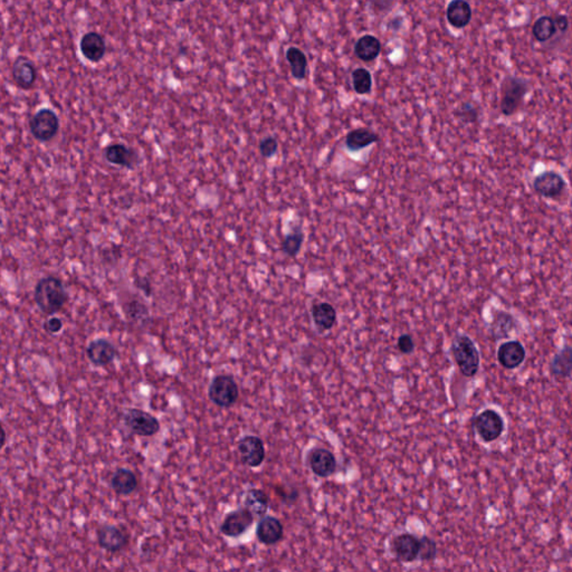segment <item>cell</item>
<instances>
[{
    "instance_id": "obj_7",
    "label": "cell",
    "mask_w": 572,
    "mask_h": 572,
    "mask_svg": "<svg viewBox=\"0 0 572 572\" xmlns=\"http://www.w3.org/2000/svg\"><path fill=\"white\" fill-rule=\"evenodd\" d=\"M124 425L133 434L150 437L160 431V423L156 417L138 408H130L124 415Z\"/></svg>"
},
{
    "instance_id": "obj_14",
    "label": "cell",
    "mask_w": 572,
    "mask_h": 572,
    "mask_svg": "<svg viewBox=\"0 0 572 572\" xmlns=\"http://www.w3.org/2000/svg\"><path fill=\"white\" fill-rule=\"evenodd\" d=\"M12 77L17 88L21 90H30L37 81V68L35 63L27 56H18L12 64Z\"/></svg>"
},
{
    "instance_id": "obj_25",
    "label": "cell",
    "mask_w": 572,
    "mask_h": 572,
    "mask_svg": "<svg viewBox=\"0 0 572 572\" xmlns=\"http://www.w3.org/2000/svg\"><path fill=\"white\" fill-rule=\"evenodd\" d=\"M314 324L321 331H329L337 322V311L330 303H317L312 306Z\"/></svg>"
},
{
    "instance_id": "obj_23",
    "label": "cell",
    "mask_w": 572,
    "mask_h": 572,
    "mask_svg": "<svg viewBox=\"0 0 572 572\" xmlns=\"http://www.w3.org/2000/svg\"><path fill=\"white\" fill-rule=\"evenodd\" d=\"M378 141V133L375 132L373 130L367 129V128H358V129L350 131L346 135L344 144H346V149L353 151V152H358L360 150L369 147L371 144H376Z\"/></svg>"
},
{
    "instance_id": "obj_40",
    "label": "cell",
    "mask_w": 572,
    "mask_h": 572,
    "mask_svg": "<svg viewBox=\"0 0 572 572\" xmlns=\"http://www.w3.org/2000/svg\"><path fill=\"white\" fill-rule=\"evenodd\" d=\"M7 442V434L6 431L3 428V424H1V420H0V451L5 447L6 445Z\"/></svg>"
},
{
    "instance_id": "obj_15",
    "label": "cell",
    "mask_w": 572,
    "mask_h": 572,
    "mask_svg": "<svg viewBox=\"0 0 572 572\" xmlns=\"http://www.w3.org/2000/svg\"><path fill=\"white\" fill-rule=\"evenodd\" d=\"M118 355V350L106 339H95L86 348V357L95 367H106Z\"/></svg>"
},
{
    "instance_id": "obj_26",
    "label": "cell",
    "mask_w": 572,
    "mask_h": 572,
    "mask_svg": "<svg viewBox=\"0 0 572 572\" xmlns=\"http://www.w3.org/2000/svg\"><path fill=\"white\" fill-rule=\"evenodd\" d=\"M285 57L290 68V74L297 81H303L308 75V57L302 50L295 46H290L286 50Z\"/></svg>"
},
{
    "instance_id": "obj_31",
    "label": "cell",
    "mask_w": 572,
    "mask_h": 572,
    "mask_svg": "<svg viewBox=\"0 0 572 572\" xmlns=\"http://www.w3.org/2000/svg\"><path fill=\"white\" fill-rule=\"evenodd\" d=\"M303 241H304V234H303L302 229L297 227L293 232L288 234L283 239V253L290 257H295L302 248Z\"/></svg>"
},
{
    "instance_id": "obj_16",
    "label": "cell",
    "mask_w": 572,
    "mask_h": 572,
    "mask_svg": "<svg viewBox=\"0 0 572 572\" xmlns=\"http://www.w3.org/2000/svg\"><path fill=\"white\" fill-rule=\"evenodd\" d=\"M103 156L109 164L126 169H133L139 164L137 151L132 148L126 147V144H110L103 151Z\"/></svg>"
},
{
    "instance_id": "obj_2",
    "label": "cell",
    "mask_w": 572,
    "mask_h": 572,
    "mask_svg": "<svg viewBox=\"0 0 572 572\" xmlns=\"http://www.w3.org/2000/svg\"><path fill=\"white\" fill-rule=\"evenodd\" d=\"M500 111L505 117H512L522 108L525 97L530 92V83L523 77L509 75L502 81Z\"/></svg>"
},
{
    "instance_id": "obj_37",
    "label": "cell",
    "mask_w": 572,
    "mask_h": 572,
    "mask_svg": "<svg viewBox=\"0 0 572 572\" xmlns=\"http://www.w3.org/2000/svg\"><path fill=\"white\" fill-rule=\"evenodd\" d=\"M43 326L48 335H57L63 330V321L57 317H50L45 321Z\"/></svg>"
},
{
    "instance_id": "obj_39",
    "label": "cell",
    "mask_w": 572,
    "mask_h": 572,
    "mask_svg": "<svg viewBox=\"0 0 572 572\" xmlns=\"http://www.w3.org/2000/svg\"><path fill=\"white\" fill-rule=\"evenodd\" d=\"M553 21H555V28H557V30H560L561 32H566L569 28V19L566 15L555 16Z\"/></svg>"
},
{
    "instance_id": "obj_4",
    "label": "cell",
    "mask_w": 572,
    "mask_h": 572,
    "mask_svg": "<svg viewBox=\"0 0 572 572\" xmlns=\"http://www.w3.org/2000/svg\"><path fill=\"white\" fill-rule=\"evenodd\" d=\"M473 427L484 443H492L504 433L505 423L500 413L489 408L473 420Z\"/></svg>"
},
{
    "instance_id": "obj_28",
    "label": "cell",
    "mask_w": 572,
    "mask_h": 572,
    "mask_svg": "<svg viewBox=\"0 0 572 572\" xmlns=\"http://www.w3.org/2000/svg\"><path fill=\"white\" fill-rule=\"evenodd\" d=\"M550 371L552 375L559 378H566L571 375V348L564 346L552 359L550 364Z\"/></svg>"
},
{
    "instance_id": "obj_1",
    "label": "cell",
    "mask_w": 572,
    "mask_h": 572,
    "mask_svg": "<svg viewBox=\"0 0 572 572\" xmlns=\"http://www.w3.org/2000/svg\"><path fill=\"white\" fill-rule=\"evenodd\" d=\"M34 299L39 310L48 315L61 311L68 302V295L59 277L46 276L39 279L34 290Z\"/></svg>"
},
{
    "instance_id": "obj_29",
    "label": "cell",
    "mask_w": 572,
    "mask_h": 572,
    "mask_svg": "<svg viewBox=\"0 0 572 572\" xmlns=\"http://www.w3.org/2000/svg\"><path fill=\"white\" fill-rule=\"evenodd\" d=\"M557 34L555 21L550 16H541L534 21L532 26V35L539 43H546L555 37Z\"/></svg>"
},
{
    "instance_id": "obj_3",
    "label": "cell",
    "mask_w": 572,
    "mask_h": 572,
    "mask_svg": "<svg viewBox=\"0 0 572 572\" xmlns=\"http://www.w3.org/2000/svg\"><path fill=\"white\" fill-rule=\"evenodd\" d=\"M451 353L463 376L473 378L477 375L481 357L477 346L469 335H455L451 346Z\"/></svg>"
},
{
    "instance_id": "obj_21",
    "label": "cell",
    "mask_w": 572,
    "mask_h": 572,
    "mask_svg": "<svg viewBox=\"0 0 572 572\" xmlns=\"http://www.w3.org/2000/svg\"><path fill=\"white\" fill-rule=\"evenodd\" d=\"M244 508L254 519H263L266 517L267 510L270 508V497L261 489H250L244 496Z\"/></svg>"
},
{
    "instance_id": "obj_20",
    "label": "cell",
    "mask_w": 572,
    "mask_h": 572,
    "mask_svg": "<svg viewBox=\"0 0 572 572\" xmlns=\"http://www.w3.org/2000/svg\"><path fill=\"white\" fill-rule=\"evenodd\" d=\"M472 17V6L465 0H453L447 5V21L455 30H463L469 26Z\"/></svg>"
},
{
    "instance_id": "obj_32",
    "label": "cell",
    "mask_w": 572,
    "mask_h": 572,
    "mask_svg": "<svg viewBox=\"0 0 572 572\" xmlns=\"http://www.w3.org/2000/svg\"><path fill=\"white\" fill-rule=\"evenodd\" d=\"M124 313L126 317L132 322L138 323V324H146L149 320V311H148L147 306H144V303L137 299L129 301V302L124 304Z\"/></svg>"
},
{
    "instance_id": "obj_13",
    "label": "cell",
    "mask_w": 572,
    "mask_h": 572,
    "mask_svg": "<svg viewBox=\"0 0 572 572\" xmlns=\"http://www.w3.org/2000/svg\"><path fill=\"white\" fill-rule=\"evenodd\" d=\"M97 543L103 550L110 553H117L128 546L129 537L124 529H120L117 525L106 524L97 530Z\"/></svg>"
},
{
    "instance_id": "obj_38",
    "label": "cell",
    "mask_w": 572,
    "mask_h": 572,
    "mask_svg": "<svg viewBox=\"0 0 572 572\" xmlns=\"http://www.w3.org/2000/svg\"><path fill=\"white\" fill-rule=\"evenodd\" d=\"M135 285L139 290H141L146 294V297H150L152 294V288H151L150 281L146 277H139V279H135Z\"/></svg>"
},
{
    "instance_id": "obj_11",
    "label": "cell",
    "mask_w": 572,
    "mask_h": 572,
    "mask_svg": "<svg viewBox=\"0 0 572 572\" xmlns=\"http://www.w3.org/2000/svg\"><path fill=\"white\" fill-rule=\"evenodd\" d=\"M254 520V517L246 509H237L225 515L219 530L226 537L239 538L250 530Z\"/></svg>"
},
{
    "instance_id": "obj_33",
    "label": "cell",
    "mask_w": 572,
    "mask_h": 572,
    "mask_svg": "<svg viewBox=\"0 0 572 572\" xmlns=\"http://www.w3.org/2000/svg\"><path fill=\"white\" fill-rule=\"evenodd\" d=\"M455 118L463 124H475L480 118V109L475 103L464 102L454 112Z\"/></svg>"
},
{
    "instance_id": "obj_5",
    "label": "cell",
    "mask_w": 572,
    "mask_h": 572,
    "mask_svg": "<svg viewBox=\"0 0 572 572\" xmlns=\"http://www.w3.org/2000/svg\"><path fill=\"white\" fill-rule=\"evenodd\" d=\"M208 397L210 402L218 407H232L239 397L237 384L233 377L227 375L215 377L209 386Z\"/></svg>"
},
{
    "instance_id": "obj_10",
    "label": "cell",
    "mask_w": 572,
    "mask_h": 572,
    "mask_svg": "<svg viewBox=\"0 0 572 572\" xmlns=\"http://www.w3.org/2000/svg\"><path fill=\"white\" fill-rule=\"evenodd\" d=\"M532 186L538 195L549 199H555L564 194L566 188V182L560 173L555 170H548L538 175L534 178Z\"/></svg>"
},
{
    "instance_id": "obj_22",
    "label": "cell",
    "mask_w": 572,
    "mask_h": 572,
    "mask_svg": "<svg viewBox=\"0 0 572 572\" xmlns=\"http://www.w3.org/2000/svg\"><path fill=\"white\" fill-rule=\"evenodd\" d=\"M382 53V43L376 36H361L355 45V55L362 62L370 63L376 61Z\"/></svg>"
},
{
    "instance_id": "obj_8",
    "label": "cell",
    "mask_w": 572,
    "mask_h": 572,
    "mask_svg": "<svg viewBox=\"0 0 572 572\" xmlns=\"http://www.w3.org/2000/svg\"><path fill=\"white\" fill-rule=\"evenodd\" d=\"M238 454L244 465L256 469L264 463L266 457L264 443L261 438L254 435L244 436L237 444Z\"/></svg>"
},
{
    "instance_id": "obj_12",
    "label": "cell",
    "mask_w": 572,
    "mask_h": 572,
    "mask_svg": "<svg viewBox=\"0 0 572 572\" xmlns=\"http://www.w3.org/2000/svg\"><path fill=\"white\" fill-rule=\"evenodd\" d=\"M308 465L317 477H330L337 471V458L329 449L315 447L308 454Z\"/></svg>"
},
{
    "instance_id": "obj_19",
    "label": "cell",
    "mask_w": 572,
    "mask_h": 572,
    "mask_svg": "<svg viewBox=\"0 0 572 572\" xmlns=\"http://www.w3.org/2000/svg\"><path fill=\"white\" fill-rule=\"evenodd\" d=\"M79 50L82 55L90 62H101L106 53V39L100 32H86L79 41Z\"/></svg>"
},
{
    "instance_id": "obj_27",
    "label": "cell",
    "mask_w": 572,
    "mask_h": 572,
    "mask_svg": "<svg viewBox=\"0 0 572 572\" xmlns=\"http://www.w3.org/2000/svg\"><path fill=\"white\" fill-rule=\"evenodd\" d=\"M515 320L510 313L505 311H496L493 320L490 324L491 335L495 339H505L515 328Z\"/></svg>"
},
{
    "instance_id": "obj_35",
    "label": "cell",
    "mask_w": 572,
    "mask_h": 572,
    "mask_svg": "<svg viewBox=\"0 0 572 572\" xmlns=\"http://www.w3.org/2000/svg\"><path fill=\"white\" fill-rule=\"evenodd\" d=\"M279 150V142L273 137H266L259 144V152L265 159H270L275 156Z\"/></svg>"
},
{
    "instance_id": "obj_30",
    "label": "cell",
    "mask_w": 572,
    "mask_h": 572,
    "mask_svg": "<svg viewBox=\"0 0 572 572\" xmlns=\"http://www.w3.org/2000/svg\"><path fill=\"white\" fill-rule=\"evenodd\" d=\"M353 86L355 93L359 95H369L373 90V75L369 70L358 68L353 72Z\"/></svg>"
},
{
    "instance_id": "obj_34",
    "label": "cell",
    "mask_w": 572,
    "mask_h": 572,
    "mask_svg": "<svg viewBox=\"0 0 572 572\" xmlns=\"http://www.w3.org/2000/svg\"><path fill=\"white\" fill-rule=\"evenodd\" d=\"M437 543L428 535H424L420 539V553L418 559L423 562H431L437 557Z\"/></svg>"
},
{
    "instance_id": "obj_9",
    "label": "cell",
    "mask_w": 572,
    "mask_h": 572,
    "mask_svg": "<svg viewBox=\"0 0 572 572\" xmlns=\"http://www.w3.org/2000/svg\"><path fill=\"white\" fill-rule=\"evenodd\" d=\"M389 546L391 553L402 564H411L418 559L420 539L414 534L408 532L396 534L391 539Z\"/></svg>"
},
{
    "instance_id": "obj_17",
    "label": "cell",
    "mask_w": 572,
    "mask_h": 572,
    "mask_svg": "<svg viewBox=\"0 0 572 572\" xmlns=\"http://www.w3.org/2000/svg\"><path fill=\"white\" fill-rule=\"evenodd\" d=\"M525 357V348L520 341H508L497 349V361L505 369H517L524 362Z\"/></svg>"
},
{
    "instance_id": "obj_36",
    "label": "cell",
    "mask_w": 572,
    "mask_h": 572,
    "mask_svg": "<svg viewBox=\"0 0 572 572\" xmlns=\"http://www.w3.org/2000/svg\"><path fill=\"white\" fill-rule=\"evenodd\" d=\"M397 346H398L400 353H404V355H411L415 349L413 337L411 335H400L398 342H397Z\"/></svg>"
},
{
    "instance_id": "obj_24",
    "label": "cell",
    "mask_w": 572,
    "mask_h": 572,
    "mask_svg": "<svg viewBox=\"0 0 572 572\" xmlns=\"http://www.w3.org/2000/svg\"><path fill=\"white\" fill-rule=\"evenodd\" d=\"M111 487L118 495L128 496L138 489V478L132 471L121 467L112 475Z\"/></svg>"
},
{
    "instance_id": "obj_18",
    "label": "cell",
    "mask_w": 572,
    "mask_h": 572,
    "mask_svg": "<svg viewBox=\"0 0 572 572\" xmlns=\"http://www.w3.org/2000/svg\"><path fill=\"white\" fill-rule=\"evenodd\" d=\"M256 535L262 544L274 546L284 537V525L277 517L267 515L257 524Z\"/></svg>"
},
{
    "instance_id": "obj_6",
    "label": "cell",
    "mask_w": 572,
    "mask_h": 572,
    "mask_svg": "<svg viewBox=\"0 0 572 572\" xmlns=\"http://www.w3.org/2000/svg\"><path fill=\"white\" fill-rule=\"evenodd\" d=\"M32 137L41 142H48L59 133V119L53 110H39L30 121Z\"/></svg>"
}]
</instances>
